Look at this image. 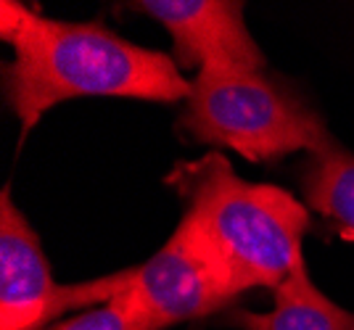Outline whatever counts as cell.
Wrapping results in <instances>:
<instances>
[{
  "label": "cell",
  "instance_id": "obj_1",
  "mask_svg": "<svg viewBox=\"0 0 354 330\" xmlns=\"http://www.w3.org/2000/svg\"><path fill=\"white\" fill-rule=\"evenodd\" d=\"M0 35L14 48L6 95L21 130L72 98L185 101L191 82L162 50L133 46L104 24L48 19L21 3H0Z\"/></svg>",
  "mask_w": 354,
  "mask_h": 330
},
{
  "label": "cell",
  "instance_id": "obj_2",
  "mask_svg": "<svg viewBox=\"0 0 354 330\" xmlns=\"http://www.w3.org/2000/svg\"><path fill=\"white\" fill-rule=\"evenodd\" d=\"M164 182L183 198L185 217L217 256L233 296L278 288L304 264L310 211L288 191L238 177L222 153L180 162Z\"/></svg>",
  "mask_w": 354,
  "mask_h": 330
},
{
  "label": "cell",
  "instance_id": "obj_3",
  "mask_svg": "<svg viewBox=\"0 0 354 330\" xmlns=\"http://www.w3.org/2000/svg\"><path fill=\"white\" fill-rule=\"evenodd\" d=\"M180 127L196 143L220 146L249 162H278L296 151L339 148L325 122L265 72L201 69L191 82Z\"/></svg>",
  "mask_w": 354,
  "mask_h": 330
},
{
  "label": "cell",
  "instance_id": "obj_4",
  "mask_svg": "<svg viewBox=\"0 0 354 330\" xmlns=\"http://www.w3.org/2000/svg\"><path fill=\"white\" fill-rule=\"evenodd\" d=\"M133 267L85 283L59 285L43 243L6 185L0 193V330H48L61 315L109 304L127 288Z\"/></svg>",
  "mask_w": 354,
  "mask_h": 330
},
{
  "label": "cell",
  "instance_id": "obj_5",
  "mask_svg": "<svg viewBox=\"0 0 354 330\" xmlns=\"http://www.w3.org/2000/svg\"><path fill=\"white\" fill-rule=\"evenodd\" d=\"M119 301L140 330H162L225 309L236 296L204 235L183 214L164 249L133 267Z\"/></svg>",
  "mask_w": 354,
  "mask_h": 330
},
{
  "label": "cell",
  "instance_id": "obj_6",
  "mask_svg": "<svg viewBox=\"0 0 354 330\" xmlns=\"http://www.w3.org/2000/svg\"><path fill=\"white\" fill-rule=\"evenodd\" d=\"M135 11L151 16L172 35L183 66L265 72L262 48L251 37L243 3L227 0H143Z\"/></svg>",
  "mask_w": 354,
  "mask_h": 330
},
{
  "label": "cell",
  "instance_id": "obj_7",
  "mask_svg": "<svg viewBox=\"0 0 354 330\" xmlns=\"http://www.w3.org/2000/svg\"><path fill=\"white\" fill-rule=\"evenodd\" d=\"M270 312L236 309L230 325L241 330H354V315L341 309L312 283L307 264H299L278 288Z\"/></svg>",
  "mask_w": 354,
  "mask_h": 330
},
{
  "label": "cell",
  "instance_id": "obj_8",
  "mask_svg": "<svg viewBox=\"0 0 354 330\" xmlns=\"http://www.w3.org/2000/svg\"><path fill=\"white\" fill-rule=\"evenodd\" d=\"M301 191L312 209L354 238V153L333 148L312 156L301 172Z\"/></svg>",
  "mask_w": 354,
  "mask_h": 330
},
{
  "label": "cell",
  "instance_id": "obj_9",
  "mask_svg": "<svg viewBox=\"0 0 354 330\" xmlns=\"http://www.w3.org/2000/svg\"><path fill=\"white\" fill-rule=\"evenodd\" d=\"M48 330H140L135 325V320L130 317L127 307L119 301H109L104 307L88 309L82 315H74L69 320H61L56 325H50Z\"/></svg>",
  "mask_w": 354,
  "mask_h": 330
}]
</instances>
